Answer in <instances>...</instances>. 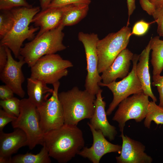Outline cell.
<instances>
[{
    "label": "cell",
    "mask_w": 163,
    "mask_h": 163,
    "mask_svg": "<svg viewBox=\"0 0 163 163\" xmlns=\"http://www.w3.org/2000/svg\"><path fill=\"white\" fill-rule=\"evenodd\" d=\"M89 9V5L72 4L64 14L61 23L64 27L77 24L86 17Z\"/></svg>",
    "instance_id": "cell-22"
},
{
    "label": "cell",
    "mask_w": 163,
    "mask_h": 163,
    "mask_svg": "<svg viewBox=\"0 0 163 163\" xmlns=\"http://www.w3.org/2000/svg\"><path fill=\"white\" fill-rule=\"evenodd\" d=\"M43 141L50 157L60 163L70 161L85 145L82 130L77 125L65 124L44 133Z\"/></svg>",
    "instance_id": "cell-1"
},
{
    "label": "cell",
    "mask_w": 163,
    "mask_h": 163,
    "mask_svg": "<svg viewBox=\"0 0 163 163\" xmlns=\"http://www.w3.org/2000/svg\"><path fill=\"white\" fill-rule=\"evenodd\" d=\"M64 27L60 23L56 28L49 30L26 43L20 50V55L28 66L31 67L40 58L56 53L66 48L63 44Z\"/></svg>",
    "instance_id": "cell-4"
},
{
    "label": "cell",
    "mask_w": 163,
    "mask_h": 163,
    "mask_svg": "<svg viewBox=\"0 0 163 163\" xmlns=\"http://www.w3.org/2000/svg\"><path fill=\"white\" fill-rule=\"evenodd\" d=\"M51 162L47 149L44 145L40 151L34 154L27 152L12 157L10 163H50Z\"/></svg>",
    "instance_id": "cell-23"
},
{
    "label": "cell",
    "mask_w": 163,
    "mask_h": 163,
    "mask_svg": "<svg viewBox=\"0 0 163 163\" xmlns=\"http://www.w3.org/2000/svg\"><path fill=\"white\" fill-rule=\"evenodd\" d=\"M17 117L5 111L3 109H0V132L3 131L5 127L9 123L15 120Z\"/></svg>",
    "instance_id": "cell-32"
},
{
    "label": "cell",
    "mask_w": 163,
    "mask_h": 163,
    "mask_svg": "<svg viewBox=\"0 0 163 163\" xmlns=\"http://www.w3.org/2000/svg\"><path fill=\"white\" fill-rule=\"evenodd\" d=\"M122 144L120 155L116 157L118 163H151L153 159L145 151V146L141 142L133 139L123 132L120 136Z\"/></svg>",
    "instance_id": "cell-14"
},
{
    "label": "cell",
    "mask_w": 163,
    "mask_h": 163,
    "mask_svg": "<svg viewBox=\"0 0 163 163\" xmlns=\"http://www.w3.org/2000/svg\"><path fill=\"white\" fill-rule=\"evenodd\" d=\"M91 2V0H53L48 8L59 7L75 4H82L89 5Z\"/></svg>",
    "instance_id": "cell-30"
},
{
    "label": "cell",
    "mask_w": 163,
    "mask_h": 163,
    "mask_svg": "<svg viewBox=\"0 0 163 163\" xmlns=\"http://www.w3.org/2000/svg\"><path fill=\"white\" fill-rule=\"evenodd\" d=\"M78 40L82 43L85 49L87 72L85 80V90L96 95L100 89L98 84L102 78L98 71V57L97 45L99 40L97 34L80 32L78 34Z\"/></svg>",
    "instance_id": "cell-8"
},
{
    "label": "cell",
    "mask_w": 163,
    "mask_h": 163,
    "mask_svg": "<svg viewBox=\"0 0 163 163\" xmlns=\"http://www.w3.org/2000/svg\"><path fill=\"white\" fill-rule=\"evenodd\" d=\"M152 16L157 24L158 34L163 37V6L157 8Z\"/></svg>",
    "instance_id": "cell-29"
},
{
    "label": "cell",
    "mask_w": 163,
    "mask_h": 163,
    "mask_svg": "<svg viewBox=\"0 0 163 163\" xmlns=\"http://www.w3.org/2000/svg\"><path fill=\"white\" fill-rule=\"evenodd\" d=\"M12 127L19 128L26 134L30 150L38 145H43L44 133L42 129L37 107L27 98L21 100L20 112L16 119L11 122Z\"/></svg>",
    "instance_id": "cell-5"
},
{
    "label": "cell",
    "mask_w": 163,
    "mask_h": 163,
    "mask_svg": "<svg viewBox=\"0 0 163 163\" xmlns=\"http://www.w3.org/2000/svg\"><path fill=\"white\" fill-rule=\"evenodd\" d=\"M149 42L152 50L151 62L153 75H160L163 70V40L157 36L151 37Z\"/></svg>",
    "instance_id": "cell-21"
},
{
    "label": "cell",
    "mask_w": 163,
    "mask_h": 163,
    "mask_svg": "<svg viewBox=\"0 0 163 163\" xmlns=\"http://www.w3.org/2000/svg\"><path fill=\"white\" fill-rule=\"evenodd\" d=\"M21 100L14 97L5 100H1L0 106L5 111L18 117L20 112Z\"/></svg>",
    "instance_id": "cell-26"
},
{
    "label": "cell",
    "mask_w": 163,
    "mask_h": 163,
    "mask_svg": "<svg viewBox=\"0 0 163 163\" xmlns=\"http://www.w3.org/2000/svg\"><path fill=\"white\" fill-rule=\"evenodd\" d=\"M152 86L156 87L159 94V106L163 108V75H153Z\"/></svg>",
    "instance_id": "cell-31"
},
{
    "label": "cell",
    "mask_w": 163,
    "mask_h": 163,
    "mask_svg": "<svg viewBox=\"0 0 163 163\" xmlns=\"http://www.w3.org/2000/svg\"><path fill=\"white\" fill-rule=\"evenodd\" d=\"M87 124L92 134L93 144L90 148L84 147L78 155L88 158L93 163H99L101 158L107 153L118 152L120 154L122 145L110 142L100 130L95 129L89 123Z\"/></svg>",
    "instance_id": "cell-13"
},
{
    "label": "cell",
    "mask_w": 163,
    "mask_h": 163,
    "mask_svg": "<svg viewBox=\"0 0 163 163\" xmlns=\"http://www.w3.org/2000/svg\"><path fill=\"white\" fill-rule=\"evenodd\" d=\"M32 7L26 0H0L1 11H9L18 7Z\"/></svg>",
    "instance_id": "cell-27"
},
{
    "label": "cell",
    "mask_w": 163,
    "mask_h": 163,
    "mask_svg": "<svg viewBox=\"0 0 163 163\" xmlns=\"http://www.w3.org/2000/svg\"><path fill=\"white\" fill-rule=\"evenodd\" d=\"M8 60L4 68L0 72V80L13 90L14 94L21 98L25 95L22 87L25 77L22 70V67L26 63L24 58L20 56L19 60L13 58L11 50L5 46Z\"/></svg>",
    "instance_id": "cell-12"
},
{
    "label": "cell",
    "mask_w": 163,
    "mask_h": 163,
    "mask_svg": "<svg viewBox=\"0 0 163 163\" xmlns=\"http://www.w3.org/2000/svg\"><path fill=\"white\" fill-rule=\"evenodd\" d=\"M151 23L147 22L143 20H139L136 22L133 26L131 30V35L138 36L145 34L148 31Z\"/></svg>",
    "instance_id": "cell-28"
},
{
    "label": "cell",
    "mask_w": 163,
    "mask_h": 163,
    "mask_svg": "<svg viewBox=\"0 0 163 163\" xmlns=\"http://www.w3.org/2000/svg\"><path fill=\"white\" fill-rule=\"evenodd\" d=\"M133 55L126 48L122 51L112 64L101 73L102 82L107 84L115 81L117 78L123 79L126 77L129 73Z\"/></svg>",
    "instance_id": "cell-17"
},
{
    "label": "cell",
    "mask_w": 163,
    "mask_h": 163,
    "mask_svg": "<svg viewBox=\"0 0 163 163\" xmlns=\"http://www.w3.org/2000/svg\"><path fill=\"white\" fill-rule=\"evenodd\" d=\"M27 145V135L20 129L16 128L8 133L0 132V163H10L11 155Z\"/></svg>",
    "instance_id": "cell-15"
},
{
    "label": "cell",
    "mask_w": 163,
    "mask_h": 163,
    "mask_svg": "<svg viewBox=\"0 0 163 163\" xmlns=\"http://www.w3.org/2000/svg\"><path fill=\"white\" fill-rule=\"evenodd\" d=\"M72 5L48 8L38 13L31 21L35 27H40L39 31L35 37H38L57 27L61 23L64 14Z\"/></svg>",
    "instance_id": "cell-16"
},
{
    "label": "cell",
    "mask_w": 163,
    "mask_h": 163,
    "mask_svg": "<svg viewBox=\"0 0 163 163\" xmlns=\"http://www.w3.org/2000/svg\"><path fill=\"white\" fill-rule=\"evenodd\" d=\"M95 96L85 89L80 90L77 86L58 93L63 110L64 124L77 126L83 120L90 119L95 109Z\"/></svg>",
    "instance_id": "cell-2"
},
{
    "label": "cell",
    "mask_w": 163,
    "mask_h": 163,
    "mask_svg": "<svg viewBox=\"0 0 163 163\" xmlns=\"http://www.w3.org/2000/svg\"><path fill=\"white\" fill-rule=\"evenodd\" d=\"M139 3L143 10L150 15H152L157 8L149 0H139Z\"/></svg>",
    "instance_id": "cell-33"
},
{
    "label": "cell",
    "mask_w": 163,
    "mask_h": 163,
    "mask_svg": "<svg viewBox=\"0 0 163 163\" xmlns=\"http://www.w3.org/2000/svg\"><path fill=\"white\" fill-rule=\"evenodd\" d=\"M27 82L28 98L37 107L46 101L53 92V88L48 87L41 80L30 77L27 78Z\"/></svg>",
    "instance_id": "cell-20"
},
{
    "label": "cell",
    "mask_w": 163,
    "mask_h": 163,
    "mask_svg": "<svg viewBox=\"0 0 163 163\" xmlns=\"http://www.w3.org/2000/svg\"><path fill=\"white\" fill-rule=\"evenodd\" d=\"M102 90L100 89L96 95L95 109L89 123L95 129L100 130L105 137L112 141L117 134L116 128L110 125L107 117L105 110L106 103L102 97Z\"/></svg>",
    "instance_id": "cell-18"
},
{
    "label": "cell",
    "mask_w": 163,
    "mask_h": 163,
    "mask_svg": "<svg viewBox=\"0 0 163 163\" xmlns=\"http://www.w3.org/2000/svg\"><path fill=\"white\" fill-rule=\"evenodd\" d=\"M145 118L144 124L147 128H150L152 121L157 125L163 124V108L153 101H149Z\"/></svg>",
    "instance_id": "cell-24"
},
{
    "label": "cell",
    "mask_w": 163,
    "mask_h": 163,
    "mask_svg": "<svg viewBox=\"0 0 163 163\" xmlns=\"http://www.w3.org/2000/svg\"><path fill=\"white\" fill-rule=\"evenodd\" d=\"M139 55L134 54L132 60L133 67L125 78L118 82L115 81L105 84L99 83V86L107 87L112 93L113 98L106 111L107 115H110L120 103L131 94L143 92L142 86L136 73V66Z\"/></svg>",
    "instance_id": "cell-9"
},
{
    "label": "cell",
    "mask_w": 163,
    "mask_h": 163,
    "mask_svg": "<svg viewBox=\"0 0 163 163\" xmlns=\"http://www.w3.org/2000/svg\"><path fill=\"white\" fill-rule=\"evenodd\" d=\"M14 92L8 85L0 86V98L1 100H7L14 97Z\"/></svg>",
    "instance_id": "cell-34"
},
{
    "label": "cell",
    "mask_w": 163,
    "mask_h": 163,
    "mask_svg": "<svg viewBox=\"0 0 163 163\" xmlns=\"http://www.w3.org/2000/svg\"><path fill=\"white\" fill-rule=\"evenodd\" d=\"M11 11L14 17V23L10 31L1 39L0 44L9 48L15 58L18 59L24 42L26 39L33 40L35 33L40 29L39 27H29V25L40 8L39 6L21 7Z\"/></svg>",
    "instance_id": "cell-3"
},
{
    "label": "cell",
    "mask_w": 163,
    "mask_h": 163,
    "mask_svg": "<svg viewBox=\"0 0 163 163\" xmlns=\"http://www.w3.org/2000/svg\"><path fill=\"white\" fill-rule=\"evenodd\" d=\"M14 19L11 10L1 11L0 14V38L5 37L11 30Z\"/></svg>",
    "instance_id": "cell-25"
},
{
    "label": "cell",
    "mask_w": 163,
    "mask_h": 163,
    "mask_svg": "<svg viewBox=\"0 0 163 163\" xmlns=\"http://www.w3.org/2000/svg\"><path fill=\"white\" fill-rule=\"evenodd\" d=\"M8 60L5 46L0 44V72L5 66Z\"/></svg>",
    "instance_id": "cell-35"
},
{
    "label": "cell",
    "mask_w": 163,
    "mask_h": 163,
    "mask_svg": "<svg viewBox=\"0 0 163 163\" xmlns=\"http://www.w3.org/2000/svg\"><path fill=\"white\" fill-rule=\"evenodd\" d=\"M151 49L149 42L139 55L136 66V73L142 86L143 93L156 102L157 99L152 92L151 88L150 76L149 69V60Z\"/></svg>",
    "instance_id": "cell-19"
},
{
    "label": "cell",
    "mask_w": 163,
    "mask_h": 163,
    "mask_svg": "<svg viewBox=\"0 0 163 163\" xmlns=\"http://www.w3.org/2000/svg\"><path fill=\"white\" fill-rule=\"evenodd\" d=\"M53 0H40L42 10L47 8Z\"/></svg>",
    "instance_id": "cell-37"
},
{
    "label": "cell",
    "mask_w": 163,
    "mask_h": 163,
    "mask_svg": "<svg viewBox=\"0 0 163 163\" xmlns=\"http://www.w3.org/2000/svg\"><path fill=\"white\" fill-rule=\"evenodd\" d=\"M73 65L70 61L63 59L56 53L45 55L30 67V77L52 84L59 81L68 74L67 69Z\"/></svg>",
    "instance_id": "cell-7"
},
{
    "label": "cell",
    "mask_w": 163,
    "mask_h": 163,
    "mask_svg": "<svg viewBox=\"0 0 163 163\" xmlns=\"http://www.w3.org/2000/svg\"><path fill=\"white\" fill-rule=\"evenodd\" d=\"M127 7L128 9V20L127 25L129 24V17L133 13L136 8V0H126Z\"/></svg>",
    "instance_id": "cell-36"
},
{
    "label": "cell",
    "mask_w": 163,
    "mask_h": 163,
    "mask_svg": "<svg viewBox=\"0 0 163 163\" xmlns=\"http://www.w3.org/2000/svg\"><path fill=\"white\" fill-rule=\"evenodd\" d=\"M149 102V96L143 92L133 94L120 103L112 120L118 123L121 133L127 121L134 119L139 122L145 118Z\"/></svg>",
    "instance_id": "cell-10"
},
{
    "label": "cell",
    "mask_w": 163,
    "mask_h": 163,
    "mask_svg": "<svg viewBox=\"0 0 163 163\" xmlns=\"http://www.w3.org/2000/svg\"><path fill=\"white\" fill-rule=\"evenodd\" d=\"M60 85L59 81L53 84V91L51 96L37 107L41 126L44 133L58 128L64 124L63 108L58 97Z\"/></svg>",
    "instance_id": "cell-11"
},
{
    "label": "cell",
    "mask_w": 163,
    "mask_h": 163,
    "mask_svg": "<svg viewBox=\"0 0 163 163\" xmlns=\"http://www.w3.org/2000/svg\"><path fill=\"white\" fill-rule=\"evenodd\" d=\"M156 7L158 8L163 6V0H149Z\"/></svg>",
    "instance_id": "cell-38"
},
{
    "label": "cell",
    "mask_w": 163,
    "mask_h": 163,
    "mask_svg": "<svg viewBox=\"0 0 163 163\" xmlns=\"http://www.w3.org/2000/svg\"><path fill=\"white\" fill-rule=\"evenodd\" d=\"M131 32V28L126 25L117 32L109 33L99 40L97 50L99 74L107 69L120 52L126 48L132 35Z\"/></svg>",
    "instance_id": "cell-6"
}]
</instances>
